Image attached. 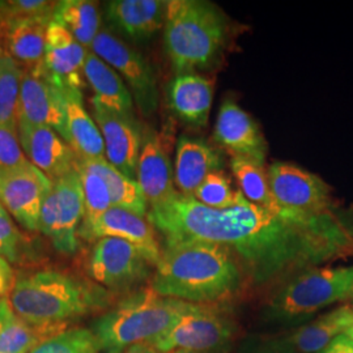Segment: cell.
Listing matches in <instances>:
<instances>
[{
	"label": "cell",
	"mask_w": 353,
	"mask_h": 353,
	"mask_svg": "<svg viewBox=\"0 0 353 353\" xmlns=\"http://www.w3.org/2000/svg\"><path fill=\"white\" fill-rule=\"evenodd\" d=\"M148 220L165 245L204 241L233 255L245 279L267 285L353 256V208L343 203L319 211L262 207L239 196L227 210H212L181 194Z\"/></svg>",
	"instance_id": "1"
},
{
	"label": "cell",
	"mask_w": 353,
	"mask_h": 353,
	"mask_svg": "<svg viewBox=\"0 0 353 353\" xmlns=\"http://www.w3.org/2000/svg\"><path fill=\"white\" fill-rule=\"evenodd\" d=\"M245 275L233 255L211 242L165 245L152 278L157 294L185 303L214 305L241 290Z\"/></svg>",
	"instance_id": "2"
},
{
	"label": "cell",
	"mask_w": 353,
	"mask_h": 353,
	"mask_svg": "<svg viewBox=\"0 0 353 353\" xmlns=\"http://www.w3.org/2000/svg\"><path fill=\"white\" fill-rule=\"evenodd\" d=\"M112 299V293L96 283L59 271H39L14 281L10 303L20 319L48 331L108 309Z\"/></svg>",
	"instance_id": "3"
},
{
	"label": "cell",
	"mask_w": 353,
	"mask_h": 353,
	"mask_svg": "<svg viewBox=\"0 0 353 353\" xmlns=\"http://www.w3.org/2000/svg\"><path fill=\"white\" fill-rule=\"evenodd\" d=\"M228 21L210 1L170 0L166 6L164 45L176 74L207 70L225 46Z\"/></svg>",
	"instance_id": "4"
},
{
	"label": "cell",
	"mask_w": 353,
	"mask_h": 353,
	"mask_svg": "<svg viewBox=\"0 0 353 353\" xmlns=\"http://www.w3.org/2000/svg\"><path fill=\"white\" fill-rule=\"evenodd\" d=\"M196 303L163 297L148 290L128 294L90 326L101 352L123 353L135 344H150L190 313Z\"/></svg>",
	"instance_id": "5"
},
{
	"label": "cell",
	"mask_w": 353,
	"mask_h": 353,
	"mask_svg": "<svg viewBox=\"0 0 353 353\" xmlns=\"http://www.w3.org/2000/svg\"><path fill=\"white\" fill-rule=\"evenodd\" d=\"M353 300V265L314 267L285 280L268 301L275 319H296Z\"/></svg>",
	"instance_id": "6"
},
{
	"label": "cell",
	"mask_w": 353,
	"mask_h": 353,
	"mask_svg": "<svg viewBox=\"0 0 353 353\" xmlns=\"http://www.w3.org/2000/svg\"><path fill=\"white\" fill-rule=\"evenodd\" d=\"M236 334V325L217 305H195L176 325L150 343L161 353L212 351L225 348Z\"/></svg>",
	"instance_id": "7"
},
{
	"label": "cell",
	"mask_w": 353,
	"mask_h": 353,
	"mask_svg": "<svg viewBox=\"0 0 353 353\" xmlns=\"http://www.w3.org/2000/svg\"><path fill=\"white\" fill-rule=\"evenodd\" d=\"M84 219V192L76 169L52 182L42 204L38 230L50 239L54 248L74 254L79 248V230Z\"/></svg>",
	"instance_id": "8"
},
{
	"label": "cell",
	"mask_w": 353,
	"mask_h": 353,
	"mask_svg": "<svg viewBox=\"0 0 353 353\" xmlns=\"http://www.w3.org/2000/svg\"><path fill=\"white\" fill-rule=\"evenodd\" d=\"M151 267L138 248L114 237L97 240L88 261L89 276L109 292L138 287L151 275Z\"/></svg>",
	"instance_id": "9"
},
{
	"label": "cell",
	"mask_w": 353,
	"mask_h": 353,
	"mask_svg": "<svg viewBox=\"0 0 353 353\" xmlns=\"http://www.w3.org/2000/svg\"><path fill=\"white\" fill-rule=\"evenodd\" d=\"M90 49L126 81L141 113L148 117L157 110L159 90L156 76L140 52L102 29Z\"/></svg>",
	"instance_id": "10"
},
{
	"label": "cell",
	"mask_w": 353,
	"mask_h": 353,
	"mask_svg": "<svg viewBox=\"0 0 353 353\" xmlns=\"http://www.w3.org/2000/svg\"><path fill=\"white\" fill-rule=\"evenodd\" d=\"M267 176L274 198L281 207L319 211L339 203L322 178L297 165L274 163L270 165Z\"/></svg>",
	"instance_id": "11"
},
{
	"label": "cell",
	"mask_w": 353,
	"mask_h": 353,
	"mask_svg": "<svg viewBox=\"0 0 353 353\" xmlns=\"http://www.w3.org/2000/svg\"><path fill=\"white\" fill-rule=\"evenodd\" d=\"M52 182L30 161L0 173V202L14 220L28 230H38L42 204Z\"/></svg>",
	"instance_id": "12"
},
{
	"label": "cell",
	"mask_w": 353,
	"mask_h": 353,
	"mask_svg": "<svg viewBox=\"0 0 353 353\" xmlns=\"http://www.w3.org/2000/svg\"><path fill=\"white\" fill-rule=\"evenodd\" d=\"M19 121L50 127L65 140L63 92L37 68L24 70L19 100Z\"/></svg>",
	"instance_id": "13"
},
{
	"label": "cell",
	"mask_w": 353,
	"mask_h": 353,
	"mask_svg": "<svg viewBox=\"0 0 353 353\" xmlns=\"http://www.w3.org/2000/svg\"><path fill=\"white\" fill-rule=\"evenodd\" d=\"M94 122L101 131L106 160L125 176L137 181L143 128L137 118H128L92 102Z\"/></svg>",
	"instance_id": "14"
},
{
	"label": "cell",
	"mask_w": 353,
	"mask_h": 353,
	"mask_svg": "<svg viewBox=\"0 0 353 353\" xmlns=\"http://www.w3.org/2000/svg\"><path fill=\"white\" fill-rule=\"evenodd\" d=\"M137 181L150 211L164 208L179 195L164 143L152 128H144L143 131Z\"/></svg>",
	"instance_id": "15"
},
{
	"label": "cell",
	"mask_w": 353,
	"mask_h": 353,
	"mask_svg": "<svg viewBox=\"0 0 353 353\" xmlns=\"http://www.w3.org/2000/svg\"><path fill=\"white\" fill-rule=\"evenodd\" d=\"M88 49L76 41L63 26L51 21L46 33V51L37 68L59 88L77 89L85 85L84 64Z\"/></svg>",
	"instance_id": "16"
},
{
	"label": "cell",
	"mask_w": 353,
	"mask_h": 353,
	"mask_svg": "<svg viewBox=\"0 0 353 353\" xmlns=\"http://www.w3.org/2000/svg\"><path fill=\"white\" fill-rule=\"evenodd\" d=\"M214 139L232 157H245L265 165L267 143L252 115L233 100L221 105L214 125Z\"/></svg>",
	"instance_id": "17"
},
{
	"label": "cell",
	"mask_w": 353,
	"mask_h": 353,
	"mask_svg": "<svg viewBox=\"0 0 353 353\" xmlns=\"http://www.w3.org/2000/svg\"><path fill=\"white\" fill-rule=\"evenodd\" d=\"M84 240L93 241L114 237L127 241L138 248L152 265H157L161 258V249L156 237V230L145 217L123 208L112 207L92 227L79 233Z\"/></svg>",
	"instance_id": "18"
},
{
	"label": "cell",
	"mask_w": 353,
	"mask_h": 353,
	"mask_svg": "<svg viewBox=\"0 0 353 353\" xmlns=\"http://www.w3.org/2000/svg\"><path fill=\"white\" fill-rule=\"evenodd\" d=\"M19 139L30 164L49 176L51 182L75 169V152L50 127L19 121Z\"/></svg>",
	"instance_id": "19"
},
{
	"label": "cell",
	"mask_w": 353,
	"mask_h": 353,
	"mask_svg": "<svg viewBox=\"0 0 353 353\" xmlns=\"http://www.w3.org/2000/svg\"><path fill=\"white\" fill-rule=\"evenodd\" d=\"M214 80L198 72L176 74L168 87L172 112L188 126H207L214 101Z\"/></svg>",
	"instance_id": "20"
},
{
	"label": "cell",
	"mask_w": 353,
	"mask_h": 353,
	"mask_svg": "<svg viewBox=\"0 0 353 353\" xmlns=\"http://www.w3.org/2000/svg\"><path fill=\"white\" fill-rule=\"evenodd\" d=\"M223 159L207 141L181 137L174 161V185L182 196H194L196 189L211 173L219 172Z\"/></svg>",
	"instance_id": "21"
},
{
	"label": "cell",
	"mask_w": 353,
	"mask_h": 353,
	"mask_svg": "<svg viewBox=\"0 0 353 353\" xmlns=\"http://www.w3.org/2000/svg\"><path fill=\"white\" fill-rule=\"evenodd\" d=\"M62 92L65 109V141L77 157L106 159L101 131L84 106L81 90L64 88Z\"/></svg>",
	"instance_id": "22"
},
{
	"label": "cell",
	"mask_w": 353,
	"mask_h": 353,
	"mask_svg": "<svg viewBox=\"0 0 353 353\" xmlns=\"http://www.w3.org/2000/svg\"><path fill=\"white\" fill-rule=\"evenodd\" d=\"M168 1L160 0H113L106 14L121 32L134 39H147L164 28Z\"/></svg>",
	"instance_id": "23"
},
{
	"label": "cell",
	"mask_w": 353,
	"mask_h": 353,
	"mask_svg": "<svg viewBox=\"0 0 353 353\" xmlns=\"http://www.w3.org/2000/svg\"><path fill=\"white\" fill-rule=\"evenodd\" d=\"M84 77L94 93L92 102L119 115L135 118L134 97L130 89L122 77L93 51H89L84 64Z\"/></svg>",
	"instance_id": "24"
},
{
	"label": "cell",
	"mask_w": 353,
	"mask_h": 353,
	"mask_svg": "<svg viewBox=\"0 0 353 353\" xmlns=\"http://www.w3.org/2000/svg\"><path fill=\"white\" fill-rule=\"evenodd\" d=\"M353 322V305L345 303L294 330L281 343L296 353H321L331 341L345 334Z\"/></svg>",
	"instance_id": "25"
},
{
	"label": "cell",
	"mask_w": 353,
	"mask_h": 353,
	"mask_svg": "<svg viewBox=\"0 0 353 353\" xmlns=\"http://www.w3.org/2000/svg\"><path fill=\"white\" fill-rule=\"evenodd\" d=\"M50 20L7 21L4 49L6 55L17 63L37 67L46 51V33Z\"/></svg>",
	"instance_id": "26"
},
{
	"label": "cell",
	"mask_w": 353,
	"mask_h": 353,
	"mask_svg": "<svg viewBox=\"0 0 353 353\" xmlns=\"http://www.w3.org/2000/svg\"><path fill=\"white\" fill-rule=\"evenodd\" d=\"M77 159L85 166H88L89 169L101 176L109 190L113 207L123 208L141 217L148 214V204L140 190L138 181L125 176L106 159Z\"/></svg>",
	"instance_id": "27"
},
{
	"label": "cell",
	"mask_w": 353,
	"mask_h": 353,
	"mask_svg": "<svg viewBox=\"0 0 353 353\" xmlns=\"http://www.w3.org/2000/svg\"><path fill=\"white\" fill-rule=\"evenodd\" d=\"M52 21L63 26L87 49L92 48L94 39L101 32V17L97 4L88 0L58 1Z\"/></svg>",
	"instance_id": "28"
},
{
	"label": "cell",
	"mask_w": 353,
	"mask_h": 353,
	"mask_svg": "<svg viewBox=\"0 0 353 353\" xmlns=\"http://www.w3.org/2000/svg\"><path fill=\"white\" fill-rule=\"evenodd\" d=\"M265 165L245 157H232L230 168L236 178L241 194L252 204L262 207L279 205L268 183Z\"/></svg>",
	"instance_id": "29"
},
{
	"label": "cell",
	"mask_w": 353,
	"mask_h": 353,
	"mask_svg": "<svg viewBox=\"0 0 353 353\" xmlns=\"http://www.w3.org/2000/svg\"><path fill=\"white\" fill-rule=\"evenodd\" d=\"M75 169L79 173L81 188L84 192V219L80 230H85L92 227L102 214L108 212L112 207V198L108 186L100 174L89 169L76 157Z\"/></svg>",
	"instance_id": "30"
},
{
	"label": "cell",
	"mask_w": 353,
	"mask_h": 353,
	"mask_svg": "<svg viewBox=\"0 0 353 353\" xmlns=\"http://www.w3.org/2000/svg\"><path fill=\"white\" fill-rule=\"evenodd\" d=\"M24 70L8 55L0 58V125L19 127V100Z\"/></svg>",
	"instance_id": "31"
},
{
	"label": "cell",
	"mask_w": 353,
	"mask_h": 353,
	"mask_svg": "<svg viewBox=\"0 0 353 353\" xmlns=\"http://www.w3.org/2000/svg\"><path fill=\"white\" fill-rule=\"evenodd\" d=\"M100 343L89 328L75 327L39 343L30 353H99Z\"/></svg>",
	"instance_id": "32"
},
{
	"label": "cell",
	"mask_w": 353,
	"mask_h": 353,
	"mask_svg": "<svg viewBox=\"0 0 353 353\" xmlns=\"http://www.w3.org/2000/svg\"><path fill=\"white\" fill-rule=\"evenodd\" d=\"M239 196L240 191L230 188L227 176L221 172H214L203 181L192 198L208 208L227 210L237 204Z\"/></svg>",
	"instance_id": "33"
},
{
	"label": "cell",
	"mask_w": 353,
	"mask_h": 353,
	"mask_svg": "<svg viewBox=\"0 0 353 353\" xmlns=\"http://www.w3.org/2000/svg\"><path fill=\"white\" fill-rule=\"evenodd\" d=\"M39 331L14 314L0 334V353H30L37 347Z\"/></svg>",
	"instance_id": "34"
},
{
	"label": "cell",
	"mask_w": 353,
	"mask_h": 353,
	"mask_svg": "<svg viewBox=\"0 0 353 353\" xmlns=\"http://www.w3.org/2000/svg\"><path fill=\"white\" fill-rule=\"evenodd\" d=\"M58 1L46 0H11L4 1L1 16L6 21L16 20H50Z\"/></svg>",
	"instance_id": "35"
},
{
	"label": "cell",
	"mask_w": 353,
	"mask_h": 353,
	"mask_svg": "<svg viewBox=\"0 0 353 353\" xmlns=\"http://www.w3.org/2000/svg\"><path fill=\"white\" fill-rule=\"evenodd\" d=\"M19 139V127L0 125V173L28 164Z\"/></svg>",
	"instance_id": "36"
},
{
	"label": "cell",
	"mask_w": 353,
	"mask_h": 353,
	"mask_svg": "<svg viewBox=\"0 0 353 353\" xmlns=\"http://www.w3.org/2000/svg\"><path fill=\"white\" fill-rule=\"evenodd\" d=\"M21 237L14 227L10 212L0 202V255L10 262H16L20 252Z\"/></svg>",
	"instance_id": "37"
},
{
	"label": "cell",
	"mask_w": 353,
	"mask_h": 353,
	"mask_svg": "<svg viewBox=\"0 0 353 353\" xmlns=\"http://www.w3.org/2000/svg\"><path fill=\"white\" fill-rule=\"evenodd\" d=\"M14 285V275L10 262L0 255V299H6Z\"/></svg>",
	"instance_id": "38"
},
{
	"label": "cell",
	"mask_w": 353,
	"mask_h": 353,
	"mask_svg": "<svg viewBox=\"0 0 353 353\" xmlns=\"http://www.w3.org/2000/svg\"><path fill=\"white\" fill-rule=\"evenodd\" d=\"M321 353H353V343L345 334L339 335Z\"/></svg>",
	"instance_id": "39"
},
{
	"label": "cell",
	"mask_w": 353,
	"mask_h": 353,
	"mask_svg": "<svg viewBox=\"0 0 353 353\" xmlns=\"http://www.w3.org/2000/svg\"><path fill=\"white\" fill-rule=\"evenodd\" d=\"M14 316L12 305L7 299H0V334Z\"/></svg>",
	"instance_id": "40"
},
{
	"label": "cell",
	"mask_w": 353,
	"mask_h": 353,
	"mask_svg": "<svg viewBox=\"0 0 353 353\" xmlns=\"http://www.w3.org/2000/svg\"><path fill=\"white\" fill-rule=\"evenodd\" d=\"M261 353H296L293 350H290L288 345L280 341H272L270 343L265 350Z\"/></svg>",
	"instance_id": "41"
},
{
	"label": "cell",
	"mask_w": 353,
	"mask_h": 353,
	"mask_svg": "<svg viewBox=\"0 0 353 353\" xmlns=\"http://www.w3.org/2000/svg\"><path fill=\"white\" fill-rule=\"evenodd\" d=\"M123 353H161L157 351L156 348H153L150 344H135L132 347H130Z\"/></svg>",
	"instance_id": "42"
},
{
	"label": "cell",
	"mask_w": 353,
	"mask_h": 353,
	"mask_svg": "<svg viewBox=\"0 0 353 353\" xmlns=\"http://www.w3.org/2000/svg\"><path fill=\"white\" fill-rule=\"evenodd\" d=\"M6 29H7V21H6V19L1 16V11H0V58L6 55V49H4Z\"/></svg>",
	"instance_id": "43"
},
{
	"label": "cell",
	"mask_w": 353,
	"mask_h": 353,
	"mask_svg": "<svg viewBox=\"0 0 353 353\" xmlns=\"http://www.w3.org/2000/svg\"><path fill=\"white\" fill-rule=\"evenodd\" d=\"M172 353H228L225 348L221 350H212V351H202V352H192V351H174Z\"/></svg>",
	"instance_id": "44"
},
{
	"label": "cell",
	"mask_w": 353,
	"mask_h": 353,
	"mask_svg": "<svg viewBox=\"0 0 353 353\" xmlns=\"http://www.w3.org/2000/svg\"><path fill=\"white\" fill-rule=\"evenodd\" d=\"M345 335H347V336H348V338H350V339H351V341H352L353 343V322L352 325L350 326V328H348V330L345 331Z\"/></svg>",
	"instance_id": "45"
},
{
	"label": "cell",
	"mask_w": 353,
	"mask_h": 353,
	"mask_svg": "<svg viewBox=\"0 0 353 353\" xmlns=\"http://www.w3.org/2000/svg\"><path fill=\"white\" fill-rule=\"evenodd\" d=\"M3 4H4V1H0V11H1V8H3Z\"/></svg>",
	"instance_id": "46"
}]
</instances>
